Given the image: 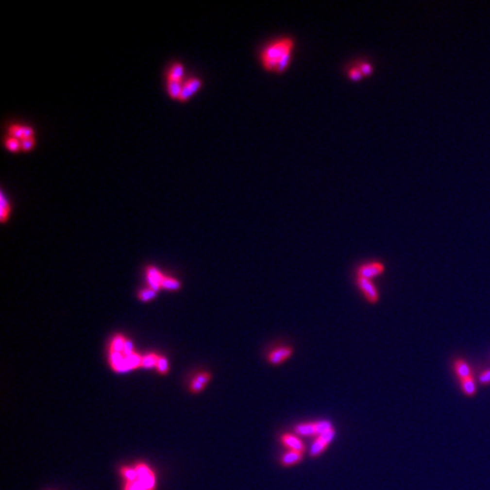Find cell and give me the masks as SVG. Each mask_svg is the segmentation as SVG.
<instances>
[{
  "label": "cell",
  "mask_w": 490,
  "mask_h": 490,
  "mask_svg": "<svg viewBox=\"0 0 490 490\" xmlns=\"http://www.w3.org/2000/svg\"><path fill=\"white\" fill-rule=\"evenodd\" d=\"M295 40L293 36H279L270 41L260 51V62L267 70L275 72L280 60L288 53H293Z\"/></svg>",
  "instance_id": "1"
},
{
  "label": "cell",
  "mask_w": 490,
  "mask_h": 490,
  "mask_svg": "<svg viewBox=\"0 0 490 490\" xmlns=\"http://www.w3.org/2000/svg\"><path fill=\"white\" fill-rule=\"evenodd\" d=\"M334 428L333 423L328 420H320L313 422H303L295 425L294 431L299 436H320L323 432Z\"/></svg>",
  "instance_id": "2"
},
{
  "label": "cell",
  "mask_w": 490,
  "mask_h": 490,
  "mask_svg": "<svg viewBox=\"0 0 490 490\" xmlns=\"http://www.w3.org/2000/svg\"><path fill=\"white\" fill-rule=\"evenodd\" d=\"M385 269H386V267H385L384 263L380 261L363 263V265H360L356 268V277L372 280L373 278H376V277L383 275L385 272Z\"/></svg>",
  "instance_id": "3"
},
{
  "label": "cell",
  "mask_w": 490,
  "mask_h": 490,
  "mask_svg": "<svg viewBox=\"0 0 490 490\" xmlns=\"http://www.w3.org/2000/svg\"><path fill=\"white\" fill-rule=\"evenodd\" d=\"M135 470L137 473L136 481L140 482L145 490L155 489V474L147 464L138 463L135 465Z\"/></svg>",
  "instance_id": "4"
},
{
  "label": "cell",
  "mask_w": 490,
  "mask_h": 490,
  "mask_svg": "<svg viewBox=\"0 0 490 490\" xmlns=\"http://www.w3.org/2000/svg\"><path fill=\"white\" fill-rule=\"evenodd\" d=\"M356 286L359 287V289L362 292L368 302L371 304H376L379 302L380 299L379 292H378V288L373 284L372 280L356 277Z\"/></svg>",
  "instance_id": "5"
},
{
  "label": "cell",
  "mask_w": 490,
  "mask_h": 490,
  "mask_svg": "<svg viewBox=\"0 0 490 490\" xmlns=\"http://www.w3.org/2000/svg\"><path fill=\"white\" fill-rule=\"evenodd\" d=\"M335 435H336L335 428H332V429H329L328 431L323 432V434L318 436V437L314 439L312 445H311L310 454L312 456L320 455L321 453L324 451V449L328 447V445L330 444V442L333 441V439L335 438Z\"/></svg>",
  "instance_id": "6"
},
{
  "label": "cell",
  "mask_w": 490,
  "mask_h": 490,
  "mask_svg": "<svg viewBox=\"0 0 490 490\" xmlns=\"http://www.w3.org/2000/svg\"><path fill=\"white\" fill-rule=\"evenodd\" d=\"M293 354L294 349L292 346L288 345L278 346L275 347L272 351H270L268 356H267V360H268V362L270 364H272V366H279V364L286 362L289 357H292Z\"/></svg>",
  "instance_id": "7"
},
{
  "label": "cell",
  "mask_w": 490,
  "mask_h": 490,
  "mask_svg": "<svg viewBox=\"0 0 490 490\" xmlns=\"http://www.w3.org/2000/svg\"><path fill=\"white\" fill-rule=\"evenodd\" d=\"M280 441L283 442L284 446L289 449V451H296V452H304L305 449V446H304L303 441L297 437V436L293 434H283L280 436Z\"/></svg>",
  "instance_id": "8"
},
{
  "label": "cell",
  "mask_w": 490,
  "mask_h": 490,
  "mask_svg": "<svg viewBox=\"0 0 490 490\" xmlns=\"http://www.w3.org/2000/svg\"><path fill=\"white\" fill-rule=\"evenodd\" d=\"M201 80L198 79V77H191L188 79L186 82H184L183 84V90H182L180 99L178 100H186L187 98H190L192 94L195 93V91H198L201 87Z\"/></svg>",
  "instance_id": "9"
},
{
  "label": "cell",
  "mask_w": 490,
  "mask_h": 490,
  "mask_svg": "<svg viewBox=\"0 0 490 490\" xmlns=\"http://www.w3.org/2000/svg\"><path fill=\"white\" fill-rule=\"evenodd\" d=\"M8 132L11 136L18 138V140H23L25 137H33V134H34V131H33L32 127L23 126V125L18 124L11 125L8 128Z\"/></svg>",
  "instance_id": "10"
},
{
  "label": "cell",
  "mask_w": 490,
  "mask_h": 490,
  "mask_svg": "<svg viewBox=\"0 0 490 490\" xmlns=\"http://www.w3.org/2000/svg\"><path fill=\"white\" fill-rule=\"evenodd\" d=\"M165 275H162V272L159 271L157 268L154 267H148L147 268V279L149 282V285H150L151 288H153L154 290H159V288H161V282L164 279Z\"/></svg>",
  "instance_id": "11"
},
{
  "label": "cell",
  "mask_w": 490,
  "mask_h": 490,
  "mask_svg": "<svg viewBox=\"0 0 490 490\" xmlns=\"http://www.w3.org/2000/svg\"><path fill=\"white\" fill-rule=\"evenodd\" d=\"M454 370L456 376L459 378V380L472 376L471 367H470V364L464 359H456L454 361Z\"/></svg>",
  "instance_id": "12"
},
{
  "label": "cell",
  "mask_w": 490,
  "mask_h": 490,
  "mask_svg": "<svg viewBox=\"0 0 490 490\" xmlns=\"http://www.w3.org/2000/svg\"><path fill=\"white\" fill-rule=\"evenodd\" d=\"M210 373H208V372H202V373H199L198 376H195L194 377V379L192 380V383H191V390L193 391V393H200V391L203 389V388L207 386V384L210 381Z\"/></svg>",
  "instance_id": "13"
},
{
  "label": "cell",
  "mask_w": 490,
  "mask_h": 490,
  "mask_svg": "<svg viewBox=\"0 0 490 490\" xmlns=\"http://www.w3.org/2000/svg\"><path fill=\"white\" fill-rule=\"evenodd\" d=\"M183 82L182 80H167V91L168 94L175 99H180L181 92L183 90Z\"/></svg>",
  "instance_id": "14"
},
{
  "label": "cell",
  "mask_w": 490,
  "mask_h": 490,
  "mask_svg": "<svg viewBox=\"0 0 490 490\" xmlns=\"http://www.w3.org/2000/svg\"><path fill=\"white\" fill-rule=\"evenodd\" d=\"M459 383H461V388L463 393H464L466 396L469 397L474 396L476 393V384L474 378L471 376L469 378H465V379L459 380Z\"/></svg>",
  "instance_id": "15"
},
{
  "label": "cell",
  "mask_w": 490,
  "mask_h": 490,
  "mask_svg": "<svg viewBox=\"0 0 490 490\" xmlns=\"http://www.w3.org/2000/svg\"><path fill=\"white\" fill-rule=\"evenodd\" d=\"M302 458H303L302 452L288 451L286 454H284V456L282 457V463L284 465H293L295 464V463L300 462Z\"/></svg>",
  "instance_id": "16"
},
{
  "label": "cell",
  "mask_w": 490,
  "mask_h": 490,
  "mask_svg": "<svg viewBox=\"0 0 490 490\" xmlns=\"http://www.w3.org/2000/svg\"><path fill=\"white\" fill-rule=\"evenodd\" d=\"M0 217H1V221H6V219L8 218L9 212H11V203H9L8 199L6 198V194L4 191H1V197H0Z\"/></svg>",
  "instance_id": "17"
},
{
  "label": "cell",
  "mask_w": 490,
  "mask_h": 490,
  "mask_svg": "<svg viewBox=\"0 0 490 490\" xmlns=\"http://www.w3.org/2000/svg\"><path fill=\"white\" fill-rule=\"evenodd\" d=\"M184 74V66L181 63H175L168 70L167 80H182Z\"/></svg>",
  "instance_id": "18"
},
{
  "label": "cell",
  "mask_w": 490,
  "mask_h": 490,
  "mask_svg": "<svg viewBox=\"0 0 490 490\" xmlns=\"http://www.w3.org/2000/svg\"><path fill=\"white\" fill-rule=\"evenodd\" d=\"M126 340L123 336H116L115 338L111 340V345H110V351L111 352H117V353H123L125 345H126Z\"/></svg>",
  "instance_id": "19"
},
{
  "label": "cell",
  "mask_w": 490,
  "mask_h": 490,
  "mask_svg": "<svg viewBox=\"0 0 490 490\" xmlns=\"http://www.w3.org/2000/svg\"><path fill=\"white\" fill-rule=\"evenodd\" d=\"M120 473L123 475L125 482H134L137 479V473L135 468L124 466V468L120 469Z\"/></svg>",
  "instance_id": "20"
},
{
  "label": "cell",
  "mask_w": 490,
  "mask_h": 490,
  "mask_svg": "<svg viewBox=\"0 0 490 490\" xmlns=\"http://www.w3.org/2000/svg\"><path fill=\"white\" fill-rule=\"evenodd\" d=\"M158 360H159V356L155 355V354H153V353L148 354V355L142 356L141 367L147 368V369H152V368H154V367L157 368Z\"/></svg>",
  "instance_id": "21"
},
{
  "label": "cell",
  "mask_w": 490,
  "mask_h": 490,
  "mask_svg": "<svg viewBox=\"0 0 490 490\" xmlns=\"http://www.w3.org/2000/svg\"><path fill=\"white\" fill-rule=\"evenodd\" d=\"M181 287V283L177 279L171 278V277L165 276L161 282V288H166L169 290H176Z\"/></svg>",
  "instance_id": "22"
},
{
  "label": "cell",
  "mask_w": 490,
  "mask_h": 490,
  "mask_svg": "<svg viewBox=\"0 0 490 490\" xmlns=\"http://www.w3.org/2000/svg\"><path fill=\"white\" fill-rule=\"evenodd\" d=\"M5 145L8 150L11 151H17L21 149V140L18 138L13 137L11 135H8L7 137L5 138Z\"/></svg>",
  "instance_id": "23"
},
{
  "label": "cell",
  "mask_w": 490,
  "mask_h": 490,
  "mask_svg": "<svg viewBox=\"0 0 490 490\" xmlns=\"http://www.w3.org/2000/svg\"><path fill=\"white\" fill-rule=\"evenodd\" d=\"M155 295H157V290H154L153 288H147V289H142L140 293H138V299L143 302H148V301H151L152 299H154Z\"/></svg>",
  "instance_id": "24"
},
{
  "label": "cell",
  "mask_w": 490,
  "mask_h": 490,
  "mask_svg": "<svg viewBox=\"0 0 490 490\" xmlns=\"http://www.w3.org/2000/svg\"><path fill=\"white\" fill-rule=\"evenodd\" d=\"M347 75H349L350 79H352L354 81H359L364 76L362 70H361L357 66H351L349 69H347Z\"/></svg>",
  "instance_id": "25"
},
{
  "label": "cell",
  "mask_w": 490,
  "mask_h": 490,
  "mask_svg": "<svg viewBox=\"0 0 490 490\" xmlns=\"http://www.w3.org/2000/svg\"><path fill=\"white\" fill-rule=\"evenodd\" d=\"M157 369L161 374H166L168 372V369H169V364H168V361H167L166 357L159 356Z\"/></svg>",
  "instance_id": "26"
},
{
  "label": "cell",
  "mask_w": 490,
  "mask_h": 490,
  "mask_svg": "<svg viewBox=\"0 0 490 490\" xmlns=\"http://www.w3.org/2000/svg\"><path fill=\"white\" fill-rule=\"evenodd\" d=\"M357 67L362 70L363 75H370L373 72V65L371 63L367 62V60H361Z\"/></svg>",
  "instance_id": "27"
},
{
  "label": "cell",
  "mask_w": 490,
  "mask_h": 490,
  "mask_svg": "<svg viewBox=\"0 0 490 490\" xmlns=\"http://www.w3.org/2000/svg\"><path fill=\"white\" fill-rule=\"evenodd\" d=\"M34 137H25L21 140V149L23 150H31L34 145Z\"/></svg>",
  "instance_id": "28"
},
{
  "label": "cell",
  "mask_w": 490,
  "mask_h": 490,
  "mask_svg": "<svg viewBox=\"0 0 490 490\" xmlns=\"http://www.w3.org/2000/svg\"><path fill=\"white\" fill-rule=\"evenodd\" d=\"M479 383L481 385H489L490 384V369L483 370L479 376Z\"/></svg>",
  "instance_id": "29"
},
{
  "label": "cell",
  "mask_w": 490,
  "mask_h": 490,
  "mask_svg": "<svg viewBox=\"0 0 490 490\" xmlns=\"http://www.w3.org/2000/svg\"><path fill=\"white\" fill-rule=\"evenodd\" d=\"M124 490H145L140 482L135 480L134 482H125Z\"/></svg>",
  "instance_id": "30"
}]
</instances>
